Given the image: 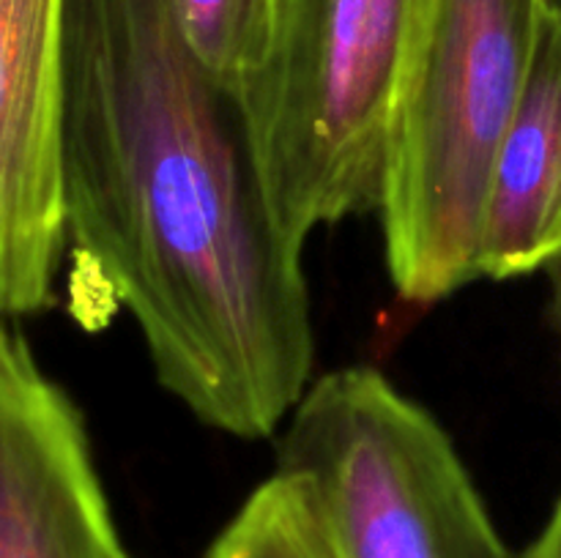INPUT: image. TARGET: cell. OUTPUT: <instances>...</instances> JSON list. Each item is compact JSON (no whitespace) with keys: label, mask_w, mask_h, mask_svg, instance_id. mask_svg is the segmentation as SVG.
Segmentation results:
<instances>
[{"label":"cell","mask_w":561,"mask_h":558,"mask_svg":"<svg viewBox=\"0 0 561 558\" xmlns=\"http://www.w3.org/2000/svg\"><path fill=\"white\" fill-rule=\"evenodd\" d=\"M71 310H124L157 381L203 425L272 435L310 386L301 249L277 222L241 96L168 0L60 3Z\"/></svg>","instance_id":"1"},{"label":"cell","mask_w":561,"mask_h":558,"mask_svg":"<svg viewBox=\"0 0 561 558\" xmlns=\"http://www.w3.org/2000/svg\"><path fill=\"white\" fill-rule=\"evenodd\" d=\"M540 0H438L389 126L381 181L389 277L433 304L480 279L482 222L518 107Z\"/></svg>","instance_id":"2"},{"label":"cell","mask_w":561,"mask_h":558,"mask_svg":"<svg viewBox=\"0 0 561 558\" xmlns=\"http://www.w3.org/2000/svg\"><path fill=\"white\" fill-rule=\"evenodd\" d=\"M438 0H274L272 47L241 91L277 222L294 244L378 211L389 126Z\"/></svg>","instance_id":"3"},{"label":"cell","mask_w":561,"mask_h":558,"mask_svg":"<svg viewBox=\"0 0 561 558\" xmlns=\"http://www.w3.org/2000/svg\"><path fill=\"white\" fill-rule=\"evenodd\" d=\"M277 470L316 496L340 558H513L458 449L370 367L307 386Z\"/></svg>","instance_id":"4"},{"label":"cell","mask_w":561,"mask_h":558,"mask_svg":"<svg viewBox=\"0 0 561 558\" xmlns=\"http://www.w3.org/2000/svg\"><path fill=\"white\" fill-rule=\"evenodd\" d=\"M60 3L0 0V321L47 310L66 257Z\"/></svg>","instance_id":"5"},{"label":"cell","mask_w":561,"mask_h":558,"mask_svg":"<svg viewBox=\"0 0 561 558\" xmlns=\"http://www.w3.org/2000/svg\"><path fill=\"white\" fill-rule=\"evenodd\" d=\"M0 558H126L85 425L0 321Z\"/></svg>","instance_id":"6"},{"label":"cell","mask_w":561,"mask_h":558,"mask_svg":"<svg viewBox=\"0 0 561 558\" xmlns=\"http://www.w3.org/2000/svg\"><path fill=\"white\" fill-rule=\"evenodd\" d=\"M561 252V0H540L535 49L499 151L482 222L480 279H515Z\"/></svg>","instance_id":"7"},{"label":"cell","mask_w":561,"mask_h":558,"mask_svg":"<svg viewBox=\"0 0 561 558\" xmlns=\"http://www.w3.org/2000/svg\"><path fill=\"white\" fill-rule=\"evenodd\" d=\"M206 558H340V553L307 481L277 470L247 498Z\"/></svg>","instance_id":"8"},{"label":"cell","mask_w":561,"mask_h":558,"mask_svg":"<svg viewBox=\"0 0 561 558\" xmlns=\"http://www.w3.org/2000/svg\"><path fill=\"white\" fill-rule=\"evenodd\" d=\"M168 9L206 71L241 96L272 47L274 0H168Z\"/></svg>","instance_id":"9"},{"label":"cell","mask_w":561,"mask_h":558,"mask_svg":"<svg viewBox=\"0 0 561 558\" xmlns=\"http://www.w3.org/2000/svg\"><path fill=\"white\" fill-rule=\"evenodd\" d=\"M526 558H561V498L542 534L526 553Z\"/></svg>","instance_id":"10"},{"label":"cell","mask_w":561,"mask_h":558,"mask_svg":"<svg viewBox=\"0 0 561 558\" xmlns=\"http://www.w3.org/2000/svg\"><path fill=\"white\" fill-rule=\"evenodd\" d=\"M546 271L551 274V284H553V317H557V328L561 337V252L553 257L551 263L546 266Z\"/></svg>","instance_id":"11"}]
</instances>
